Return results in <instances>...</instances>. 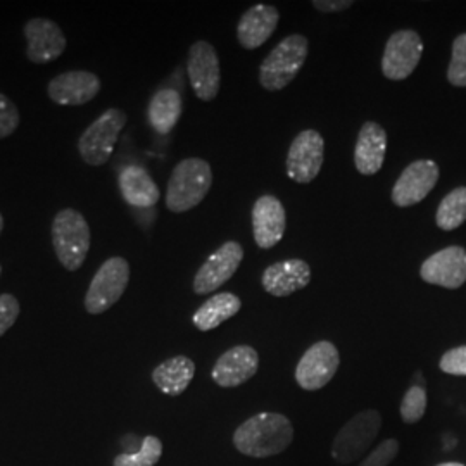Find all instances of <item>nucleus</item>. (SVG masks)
<instances>
[{
	"instance_id": "nucleus-1",
	"label": "nucleus",
	"mask_w": 466,
	"mask_h": 466,
	"mask_svg": "<svg viewBox=\"0 0 466 466\" xmlns=\"http://www.w3.org/2000/svg\"><path fill=\"white\" fill-rule=\"evenodd\" d=\"M294 441L290 420L280 413H259L246 420L235 433L233 444L250 458H269L280 454Z\"/></svg>"
},
{
	"instance_id": "nucleus-2",
	"label": "nucleus",
	"mask_w": 466,
	"mask_h": 466,
	"mask_svg": "<svg viewBox=\"0 0 466 466\" xmlns=\"http://www.w3.org/2000/svg\"><path fill=\"white\" fill-rule=\"evenodd\" d=\"M213 185V171L208 161L188 157L180 161L167 182V208L171 213H187L199 206Z\"/></svg>"
},
{
	"instance_id": "nucleus-3",
	"label": "nucleus",
	"mask_w": 466,
	"mask_h": 466,
	"mask_svg": "<svg viewBox=\"0 0 466 466\" xmlns=\"http://www.w3.org/2000/svg\"><path fill=\"white\" fill-rule=\"evenodd\" d=\"M92 242L90 227L76 209H61L52 221V246L59 263L67 271L80 269L88 256Z\"/></svg>"
},
{
	"instance_id": "nucleus-4",
	"label": "nucleus",
	"mask_w": 466,
	"mask_h": 466,
	"mask_svg": "<svg viewBox=\"0 0 466 466\" xmlns=\"http://www.w3.org/2000/svg\"><path fill=\"white\" fill-rule=\"evenodd\" d=\"M308 57V38L294 34L285 36L282 42L268 54L259 66V84L269 92L283 90L299 73Z\"/></svg>"
},
{
	"instance_id": "nucleus-5",
	"label": "nucleus",
	"mask_w": 466,
	"mask_h": 466,
	"mask_svg": "<svg viewBox=\"0 0 466 466\" xmlns=\"http://www.w3.org/2000/svg\"><path fill=\"white\" fill-rule=\"evenodd\" d=\"M382 417L377 410H365L350 418L335 435L332 458L339 465H352L360 461L380 432Z\"/></svg>"
},
{
	"instance_id": "nucleus-6",
	"label": "nucleus",
	"mask_w": 466,
	"mask_h": 466,
	"mask_svg": "<svg viewBox=\"0 0 466 466\" xmlns=\"http://www.w3.org/2000/svg\"><path fill=\"white\" fill-rule=\"evenodd\" d=\"M128 116L121 109H107L100 115L78 140V152L86 165L102 167L109 161L117 138L123 132Z\"/></svg>"
},
{
	"instance_id": "nucleus-7",
	"label": "nucleus",
	"mask_w": 466,
	"mask_h": 466,
	"mask_svg": "<svg viewBox=\"0 0 466 466\" xmlns=\"http://www.w3.org/2000/svg\"><path fill=\"white\" fill-rule=\"evenodd\" d=\"M130 282V265L121 256L102 263L85 296V308L90 315H100L123 298Z\"/></svg>"
},
{
	"instance_id": "nucleus-8",
	"label": "nucleus",
	"mask_w": 466,
	"mask_h": 466,
	"mask_svg": "<svg viewBox=\"0 0 466 466\" xmlns=\"http://www.w3.org/2000/svg\"><path fill=\"white\" fill-rule=\"evenodd\" d=\"M421 54L423 42L417 32L400 30L390 35L383 50V76L392 82L406 80L417 69Z\"/></svg>"
},
{
	"instance_id": "nucleus-9",
	"label": "nucleus",
	"mask_w": 466,
	"mask_h": 466,
	"mask_svg": "<svg viewBox=\"0 0 466 466\" xmlns=\"http://www.w3.org/2000/svg\"><path fill=\"white\" fill-rule=\"evenodd\" d=\"M187 73L192 90L200 100L209 102L217 99L221 85V69L217 50L211 44L199 40L190 47Z\"/></svg>"
},
{
	"instance_id": "nucleus-10",
	"label": "nucleus",
	"mask_w": 466,
	"mask_h": 466,
	"mask_svg": "<svg viewBox=\"0 0 466 466\" xmlns=\"http://www.w3.org/2000/svg\"><path fill=\"white\" fill-rule=\"evenodd\" d=\"M244 259V249L238 242L228 240L215 250L194 277V292L206 296L228 282Z\"/></svg>"
},
{
	"instance_id": "nucleus-11",
	"label": "nucleus",
	"mask_w": 466,
	"mask_h": 466,
	"mask_svg": "<svg viewBox=\"0 0 466 466\" xmlns=\"http://www.w3.org/2000/svg\"><path fill=\"white\" fill-rule=\"evenodd\" d=\"M339 365L337 348L329 340H319L302 354L296 368V380L304 390H319L332 380Z\"/></svg>"
},
{
	"instance_id": "nucleus-12",
	"label": "nucleus",
	"mask_w": 466,
	"mask_h": 466,
	"mask_svg": "<svg viewBox=\"0 0 466 466\" xmlns=\"http://www.w3.org/2000/svg\"><path fill=\"white\" fill-rule=\"evenodd\" d=\"M325 140L317 130L300 132L287 154V175L298 184L313 182L323 167Z\"/></svg>"
},
{
	"instance_id": "nucleus-13",
	"label": "nucleus",
	"mask_w": 466,
	"mask_h": 466,
	"mask_svg": "<svg viewBox=\"0 0 466 466\" xmlns=\"http://www.w3.org/2000/svg\"><path fill=\"white\" fill-rule=\"evenodd\" d=\"M26 57L35 65H47L61 57L66 49V36L57 23L47 17H34L25 25Z\"/></svg>"
},
{
	"instance_id": "nucleus-14",
	"label": "nucleus",
	"mask_w": 466,
	"mask_h": 466,
	"mask_svg": "<svg viewBox=\"0 0 466 466\" xmlns=\"http://www.w3.org/2000/svg\"><path fill=\"white\" fill-rule=\"evenodd\" d=\"M439 180V167L431 159H418L400 173L392 188V202L410 208L425 199Z\"/></svg>"
},
{
	"instance_id": "nucleus-15",
	"label": "nucleus",
	"mask_w": 466,
	"mask_h": 466,
	"mask_svg": "<svg viewBox=\"0 0 466 466\" xmlns=\"http://www.w3.org/2000/svg\"><path fill=\"white\" fill-rule=\"evenodd\" d=\"M100 80L90 71H66L54 76L47 85L49 99L59 106H84L96 99Z\"/></svg>"
},
{
	"instance_id": "nucleus-16",
	"label": "nucleus",
	"mask_w": 466,
	"mask_h": 466,
	"mask_svg": "<svg viewBox=\"0 0 466 466\" xmlns=\"http://www.w3.org/2000/svg\"><path fill=\"white\" fill-rule=\"evenodd\" d=\"M421 279L444 289H460L466 282V250L451 246L432 254L420 269Z\"/></svg>"
},
{
	"instance_id": "nucleus-17",
	"label": "nucleus",
	"mask_w": 466,
	"mask_h": 466,
	"mask_svg": "<svg viewBox=\"0 0 466 466\" xmlns=\"http://www.w3.org/2000/svg\"><path fill=\"white\" fill-rule=\"evenodd\" d=\"M287 215L283 204L275 196H263L252 208V233L258 248L271 249L285 235Z\"/></svg>"
},
{
	"instance_id": "nucleus-18",
	"label": "nucleus",
	"mask_w": 466,
	"mask_h": 466,
	"mask_svg": "<svg viewBox=\"0 0 466 466\" xmlns=\"http://www.w3.org/2000/svg\"><path fill=\"white\" fill-rule=\"evenodd\" d=\"M258 367V350L250 346H235L218 358L211 377L219 387H238L256 375Z\"/></svg>"
},
{
	"instance_id": "nucleus-19",
	"label": "nucleus",
	"mask_w": 466,
	"mask_h": 466,
	"mask_svg": "<svg viewBox=\"0 0 466 466\" xmlns=\"http://www.w3.org/2000/svg\"><path fill=\"white\" fill-rule=\"evenodd\" d=\"M280 13L277 7L258 4L248 9L237 26V38L244 49H259L275 34Z\"/></svg>"
},
{
	"instance_id": "nucleus-20",
	"label": "nucleus",
	"mask_w": 466,
	"mask_h": 466,
	"mask_svg": "<svg viewBox=\"0 0 466 466\" xmlns=\"http://www.w3.org/2000/svg\"><path fill=\"white\" fill-rule=\"evenodd\" d=\"M311 282V268L302 259H285L268 267L263 273V287L275 298H287L306 289Z\"/></svg>"
},
{
	"instance_id": "nucleus-21",
	"label": "nucleus",
	"mask_w": 466,
	"mask_h": 466,
	"mask_svg": "<svg viewBox=\"0 0 466 466\" xmlns=\"http://www.w3.org/2000/svg\"><path fill=\"white\" fill-rule=\"evenodd\" d=\"M387 152V134L375 121H367L360 134L354 149V165L361 175L371 177L379 173L385 161Z\"/></svg>"
},
{
	"instance_id": "nucleus-22",
	"label": "nucleus",
	"mask_w": 466,
	"mask_h": 466,
	"mask_svg": "<svg viewBox=\"0 0 466 466\" xmlns=\"http://www.w3.org/2000/svg\"><path fill=\"white\" fill-rule=\"evenodd\" d=\"M117 185L123 199L138 209H147L157 204L161 198L159 187L142 167L128 165L119 171Z\"/></svg>"
},
{
	"instance_id": "nucleus-23",
	"label": "nucleus",
	"mask_w": 466,
	"mask_h": 466,
	"mask_svg": "<svg viewBox=\"0 0 466 466\" xmlns=\"http://www.w3.org/2000/svg\"><path fill=\"white\" fill-rule=\"evenodd\" d=\"M196 375V363L187 356L169 358L152 371V382L167 396H180Z\"/></svg>"
},
{
	"instance_id": "nucleus-24",
	"label": "nucleus",
	"mask_w": 466,
	"mask_h": 466,
	"mask_svg": "<svg viewBox=\"0 0 466 466\" xmlns=\"http://www.w3.org/2000/svg\"><path fill=\"white\" fill-rule=\"evenodd\" d=\"M184 104L182 97L175 88H161L157 90L149 102L147 119L149 125L157 134L167 135L177 127L182 116Z\"/></svg>"
},
{
	"instance_id": "nucleus-25",
	"label": "nucleus",
	"mask_w": 466,
	"mask_h": 466,
	"mask_svg": "<svg viewBox=\"0 0 466 466\" xmlns=\"http://www.w3.org/2000/svg\"><path fill=\"white\" fill-rule=\"evenodd\" d=\"M242 308L240 299L232 292H221L206 300L199 309L194 313L192 321L200 332L215 330L221 323L235 317Z\"/></svg>"
},
{
	"instance_id": "nucleus-26",
	"label": "nucleus",
	"mask_w": 466,
	"mask_h": 466,
	"mask_svg": "<svg viewBox=\"0 0 466 466\" xmlns=\"http://www.w3.org/2000/svg\"><path fill=\"white\" fill-rule=\"evenodd\" d=\"M437 227L441 230H454L466 221V187H458L441 200L437 215Z\"/></svg>"
},
{
	"instance_id": "nucleus-27",
	"label": "nucleus",
	"mask_w": 466,
	"mask_h": 466,
	"mask_svg": "<svg viewBox=\"0 0 466 466\" xmlns=\"http://www.w3.org/2000/svg\"><path fill=\"white\" fill-rule=\"evenodd\" d=\"M163 454V444L157 437L147 435L137 452H123L115 460V466H154Z\"/></svg>"
},
{
	"instance_id": "nucleus-28",
	"label": "nucleus",
	"mask_w": 466,
	"mask_h": 466,
	"mask_svg": "<svg viewBox=\"0 0 466 466\" xmlns=\"http://www.w3.org/2000/svg\"><path fill=\"white\" fill-rule=\"evenodd\" d=\"M425 411H427V390L421 385L410 387L400 402L402 421L408 425H413L423 418Z\"/></svg>"
},
{
	"instance_id": "nucleus-29",
	"label": "nucleus",
	"mask_w": 466,
	"mask_h": 466,
	"mask_svg": "<svg viewBox=\"0 0 466 466\" xmlns=\"http://www.w3.org/2000/svg\"><path fill=\"white\" fill-rule=\"evenodd\" d=\"M448 80L454 86H466V34L458 35L452 44Z\"/></svg>"
},
{
	"instance_id": "nucleus-30",
	"label": "nucleus",
	"mask_w": 466,
	"mask_h": 466,
	"mask_svg": "<svg viewBox=\"0 0 466 466\" xmlns=\"http://www.w3.org/2000/svg\"><path fill=\"white\" fill-rule=\"evenodd\" d=\"M400 452V441L387 439L368 454L358 466H389Z\"/></svg>"
},
{
	"instance_id": "nucleus-31",
	"label": "nucleus",
	"mask_w": 466,
	"mask_h": 466,
	"mask_svg": "<svg viewBox=\"0 0 466 466\" xmlns=\"http://www.w3.org/2000/svg\"><path fill=\"white\" fill-rule=\"evenodd\" d=\"M19 121L21 116L16 104L7 96L0 94V140L15 134L19 127Z\"/></svg>"
},
{
	"instance_id": "nucleus-32",
	"label": "nucleus",
	"mask_w": 466,
	"mask_h": 466,
	"mask_svg": "<svg viewBox=\"0 0 466 466\" xmlns=\"http://www.w3.org/2000/svg\"><path fill=\"white\" fill-rule=\"evenodd\" d=\"M439 367H441L444 373L456 375V377H466V346L448 350L441 358V365Z\"/></svg>"
},
{
	"instance_id": "nucleus-33",
	"label": "nucleus",
	"mask_w": 466,
	"mask_h": 466,
	"mask_svg": "<svg viewBox=\"0 0 466 466\" xmlns=\"http://www.w3.org/2000/svg\"><path fill=\"white\" fill-rule=\"evenodd\" d=\"M19 302L15 296L11 294H2L0 296V337L7 332L19 317Z\"/></svg>"
},
{
	"instance_id": "nucleus-34",
	"label": "nucleus",
	"mask_w": 466,
	"mask_h": 466,
	"mask_svg": "<svg viewBox=\"0 0 466 466\" xmlns=\"http://www.w3.org/2000/svg\"><path fill=\"white\" fill-rule=\"evenodd\" d=\"M352 4L354 2H350V0H335V2H332V0H315L313 2V5L321 13H340V11L350 9Z\"/></svg>"
},
{
	"instance_id": "nucleus-35",
	"label": "nucleus",
	"mask_w": 466,
	"mask_h": 466,
	"mask_svg": "<svg viewBox=\"0 0 466 466\" xmlns=\"http://www.w3.org/2000/svg\"><path fill=\"white\" fill-rule=\"evenodd\" d=\"M437 466H465V465H461V463H441V465H437Z\"/></svg>"
},
{
	"instance_id": "nucleus-36",
	"label": "nucleus",
	"mask_w": 466,
	"mask_h": 466,
	"mask_svg": "<svg viewBox=\"0 0 466 466\" xmlns=\"http://www.w3.org/2000/svg\"><path fill=\"white\" fill-rule=\"evenodd\" d=\"M2 228H4V218L0 215V233H2Z\"/></svg>"
},
{
	"instance_id": "nucleus-37",
	"label": "nucleus",
	"mask_w": 466,
	"mask_h": 466,
	"mask_svg": "<svg viewBox=\"0 0 466 466\" xmlns=\"http://www.w3.org/2000/svg\"><path fill=\"white\" fill-rule=\"evenodd\" d=\"M0 271H2V269H0Z\"/></svg>"
}]
</instances>
